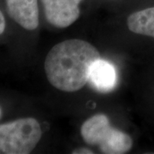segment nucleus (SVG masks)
Segmentation results:
<instances>
[{
	"instance_id": "423d86ee",
	"label": "nucleus",
	"mask_w": 154,
	"mask_h": 154,
	"mask_svg": "<svg viewBox=\"0 0 154 154\" xmlns=\"http://www.w3.org/2000/svg\"><path fill=\"white\" fill-rule=\"evenodd\" d=\"M88 82L100 93L112 91L117 83V73L115 66L101 58L95 61L90 69Z\"/></svg>"
},
{
	"instance_id": "7ed1b4c3",
	"label": "nucleus",
	"mask_w": 154,
	"mask_h": 154,
	"mask_svg": "<svg viewBox=\"0 0 154 154\" xmlns=\"http://www.w3.org/2000/svg\"><path fill=\"white\" fill-rule=\"evenodd\" d=\"M42 137L40 124L33 117L0 124V154H28Z\"/></svg>"
},
{
	"instance_id": "9d476101",
	"label": "nucleus",
	"mask_w": 154,
	"mask_h": 154,
	"mask_svg": "<svg viewBox=\"0 0 154 154\" xmlns=\"http://www.w3.org/2000/svg\"><path fill=\"white\" fill-rule=\"evenodd\" d=\"M1 116H2V109L0 107V118H1Z\"/></svg>"
},
{
	"instance_id": "1a4fd4ad",
	"label": "nucleus",
	"mask_w": 154,
	"mask_h": 154,
	"mask_svg": "<svg viewBox=\"0 0 154 154\" xmlns=\"http://www.w3.org/2000/svg\"><path fill=\"white\" fill-rule=\"evenodd\" d=\"M5 18L4 14H3V13L1 12V11H0V35L5 32Z\"/></svg>"
},
{
	"instance_id": "0eeeda50",
	"label": "nucleus",
	"mask_w": 154,
	"mask_h": 154,
	"mask_svg": "<svg viewBox=\"0 0 154 154\" xmlns=\"http://www.w3.org/2000/svg\"><path fill=\"white\" fill-rule=\"evenodd\" d=\"M127 24L133 33L154 38V6L132 13Z\"/></svg>"
},
{
	"instance_id": "f257e3e1",
	"label": "nucleus",
	"mask_w": 154,
	"mask_h": 154,
	"mask_svg": "<svg viewBox=\"0 0 154 154\" xmlns=\"http://www.w3.org/2000/svg\"><path fill=\"white\" fill-rule=\"evenodd\" d=\"M99 58L98 49L86 40L71 38L62 41L46 55V78L60 91L76 92L88 82L91 67Z\"/></svg>"
},
{
	"instance_id": "f03ea898",
	"label": "nucleus",
	"mask_w": 154,
	"mask_h": 154,
	"mask_svg": "<svg viewBox=\"0 0 154 154\" xmlns=\"http://www.w3.org/2000/svg\"><path fill=\"white\" fill-rule=\"evenodd\" d=\"M84 141L91 146H98L105 154H123L133 146L129 134L111 126L108 116L96 114L84 122L81 128Z\"/></svg>"
},
{
	"instance_id": "20e7f679",
	"label": "nucleus",
	"mask_w": 154,
	"mask_h": 154,
	"mask_svg": "<svg viewBox=\"0 0 154 154\" xmlns=\"http://www.w3.org/2000/svg\"><path fill=\"white\" fill-rule=\"evenodd\" d=\"M82 0H41L46 21L58 28L71 26L81 15Z\"/></svg>"
},
{
	"instance_id": "6e6552de",
	"label": "nucleus",
	"mask_w": 154,
	"mask_h": 154,
	"mask_svg": "<svg viewBox=\"0 0 154 154\" xmlns=\"http://www.w3.org/2000/svg\"><path fill=\"white\" fill-rule=\"evenodd\" d=\"M73 154H93L94 153V152H92V150L86 148V147H79V148L75 149L73 152Z\"/></svg>"
},
{
	"instance_id": "39448f33",
	"label": "nucleus",
	"mask_w": 154,
	"mask_h": 154,
	"mask_svg": "<svg viewBox=\"0 0 154 154\" xmlns=\"http://www.w3.org/2000/svg\"><path fill=\"white\" fill-rule=\"evenodd\" d=\"M11 19L27 30H34L39 24L38 0H5Z\"/></svg>"
}]
</instances>
